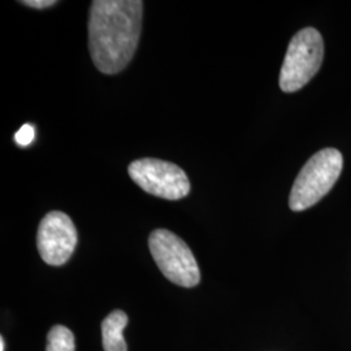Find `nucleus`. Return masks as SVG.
Wrapping results in <instances>:
<instances>
[{
  "mask_svg": "<svg viewBox=\"0 0 351 351\" xmlns=\"http://www.w3.org/2000/svg\"><path fill=\"white\" fill-rule=\"evenodd\" d=\"M130 178L151 195L178 201L190 193V181L186 173L173 163L159 159H138L129 165Z\"/></svg>",
  "mask_w": 351,
  "mask_h": 351,
  "instance_id": "nucleus-5",
  "label": "nucleus"
},
{
  "mask_svg": "<svg viewBox=\"0 0 351 351\" xmlns=\"http://www.w3.org/2000/svg\"><path fill=\"white\" fill-rule=\"evenodd\" d=\"M151 255L160 272L178 287L194 288L201 271L188 245L167 229H156L149 237Z\"/></svg>",
  "mask_w": 351,
  "mask_h": 351,
  "instance_id": "nucleus-4",
  "label": "nucleus"
},
{
  "mask_svg": "<svg viewBox=\"0 0 351 351\" xmlns=\"http://www.w3.org/2000/svg\"><path fill=\"white\" fill-rule=\"evenodd\" d=\"M21 4H25L26 7L30 8H36V10H45L56 4L55 0H25V1H20Z\"/></svg>",
  "mask_w": 351,
  "mask_h": 351,
  "instance_id": "nucleus-10",
  "label": "nucleus"
},
{
  "mask_svg": "<svg viewBox=\"0 0 351 351\" xmlns=\"http://www.w3.org/2000/svg\"><path fill=\"white\" fill-rule=\"evenodd\" d=\"M324 56V42L314 27L298 32L289 43L280 72V88L284 93H295L306 86L317 73Z\"/></svg>",
  "mask_w": 351,
  "mask_h": 351,
  "instance_id": "nucleus-3",
  "label": "nucleus"
},
{
  "mask_svg": "<svg viewBox=\"0 0 351 351\" xmlns=\"http://www.w3.org/2000/svg\"><path fill=\"white\" fill-rule=\"evenodd\" d=\"M78 234L72 219L62 211L47 213L38 228L37 246L45 263L60 267L75 252Z\"/></svg>",
  "mask_w": 351,
  "mask_h": 351,
  "instance_id": "nucleus-6",
  "label": "nucleus"
},
{
  "mask_svg": "<svg viewBox=\"0 0 351 351\" xmlns=\"http://www.w3.org/2000/svg\"><path fill=\"white\" fill-rule=\"evenodd\" d=\"M5 343H4V339L3 337H0V351H5Z\"/></svg>",
  "mask_w": 351,
  "mask_h": 351,
  "instance_id": "nucleus-11",
  "label": "nucleus"
},
{
  "mask_svg": "<svg viewBox=\"0 0 351 351\" xmlns=\"http://www.w3.org/2000/svg\"><path fill=\"white\" fill-rule=\"evenodd\" d=\"M343 159L336 149L316 152L297 176L289 197V206L300 213L315 206L337 182Z\"/></svg>",
  "mask_w": 351,
  "mask_h": 351,
  "instance_id": "nucleus-2",
  "label": "nucleus"
},
{
  "mask_svg": "<svg viewBox=\"0 0 351 351\" xmlns=\"http://www.w3.org/2000/svg\"><path fill=\"white\" fill-rule=\"evenodd\" d=\"M143 1L94 0L88 17V50L97 69L116 75L132 62L142 30Z\"/></svg>",
  "mask_w": 351,
  "mask_h": 351,
  "instance_id": "nucleus-1",
  "label": "nucleus"
},
{
  "mask_svg": "<svg viewBox=\"0 0 351 351\" xmlns=\"http://www.w3.org/2000/svg\"><path fill=\"white\" fill-rule=\"evenodd\" d=\"M46 351H75V336L66 326H55L47 335Z\"/></svg>",
  "mask_w": 351,
  "mask_h": 351,
  "instance_id": "nucleus-8",
  "label": "nucleus"
},
{
  "mask_svg": "<svg viewBox=\"0 0 351 351\" xmlns=\"http://www.w3.org/2000/svg\"><path fill=\"white\" fill-rule=\"evenodd\" d=\"M128 315L116 310L108 315L101 323V339L104 351H128L123 332L128 326Z\"/></svg>",
  "mask_w": 351,
  "mask_h": 351,
  "instance_id": "nucleus-7",
  "label": "nucleus"
},
{
  "mask_svg": "<svg viewBox=\"0 0 351 351\" xmlns=\"http://www.w3.org/2000/svg\"><path fill=\"white\" fill-rule=\"evenodd\" d=\"M34 138H36V129L30 124L21 126L20 130L14 134V142L21 147H27L29 145H32Z\"/></svg>",
  "mask_w": 351,
  "mask_h": 351,
  "instance_id": "nucleus-9",
  "label": "nucleus"
}]
</instances>
